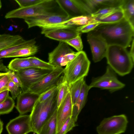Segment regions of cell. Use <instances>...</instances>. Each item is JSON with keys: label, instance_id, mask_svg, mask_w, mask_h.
<instances>
[{"label": "cell", "instance_id": "obj_1", "mask_svg": "<svg viewBox=\"0 0 134 134\" xmlns=\"http://www.w3.org/2000/svg\"><path fill=\"white\" fill-rule=\"evenodd\" d=\"M89 33L101 37L108 46L117 45L126 48L133 38L134 26L124 18L116 23L101 24Z\"/></svg>", "mask_w": 134, "mask_h": 134}, {"label": "cell", "instance_id": "obj_2", "mask_svg": "<svg viewBox=\"0 0 134 134\" xmlns=\"http://www.w3.org/2000/svg\"><path fill=\"white\" fill-rule=\"evenodd\" d=\"M52 15L68 16L57 0H42L33 5L19 7L10 11L6 13L5 18L6 19L19 18L24 19L32 16Z\"/></svg>", "mask_w": 134, "mask_h": 134}, {"label": "cell", "instance_id": "obj_3", "mask_svg": "<svg viewBox=\"0 0 134 134\" xmlns=\"http://www.w3.org/2000/svg\"><path fill=\"white\" fill-rule=\"evenodd\" d=\"M105 57L108 65L120 76L129 74L133 68L134 60L126 48L122 46H108Z\"/></svg>", "mask_w": 134, "mask_h": 134}, {"label": "cell", "instance_id": "obj_4", "mask_svg": "<svg viewBox=\"0 0 134 134\" xmlns=\"http://www.w3.org/2000/svg\"><path fill=\"white\" fill-rule=\"evenodd\" d=\"M57 90L46 100L35 103L30 114L34 133L37 134L57 109Z\"/></svg>", "mask_w": 134, "mask_h": 134}, {"label": "cell", "instance_id": "obj_5", "mask_svg": "<svg viewBox=\"0 0 134 134\" xmlns=\"http://www.w3.org/2000/svg\"><path fill=\"white\" fill-rule=\"evenodd\" d=\"M90 62L84 51L79 52L75 58L66 65L62 75V82L69 86L88 74Z\"/></svg>", "mask_w": 134, "mask_h": 134}, {"label": "cell", "instance_id": "obj_6", "mask_svg": "<svg viewBox=\"0 0 134 134\" xmlns=\"http://www.w3.org/2000/svg\"><path fill=\"white\" fill-rule=\"evenodd\" d=\"M116 73L108 65L105 73L100 76L92 78L89 86L107 90L113 93L123 88L125 85L118 79Z\"/></svg>", "mask_w": 134, "mask_h": 134}, {"label": "cell", "instance_id": "obj_7", "mask_svg": "<svg viewBox=\"0 0 134 134\" xmlns=\"http://www.w3.org/2000/svg\"><path fill=\"white\" fill-rule=\"evenodd\" d=\"M128 121L124 114L104 119L96 128L98 134H120L126 129Z\"/></svg>", "mask_w": 134, "mask_h": 134}, {"label": "cell", "instance_id": "obj_8", "mask_svg": "<svg viewBox=\"0 0 134 134\" xmlns=\"http://www.w3.org/2000/svg\"><path fill=\"white\" fill-rule=\"evenodd\" d=\"M63 71L62 67L55 68L40 81L31 86L28 91L39 95L51 88L58 86L62 82Z\"/></svg>", "mask_w": 134, "mask_h": 134}, {"label": "cell", "instance_id": "obj_9", "mask_svg": "<svg viewBox=\"0 0 134 134\" xmlns=\"http://www.w3.org/2000/svg\"><path fill=\"white\" fill-rule=\"evenodd\" d=\"M52 71L31 67L15 72L22 83V92L28 90L30 87L39 81Z\"/></svg>", "mask_w": 134, "mask_h": 134}, {"label": "cell", "instance_id": "obj_10", "mask_svg": "<svg viewBox=\"0 0 134 134\" xmlns=\"http://www.w3.org/2000/svg\"><path fill=\"white\" fill-rule=\"evenodd\" d=\"M69 19L68 16L63 15H43L28 17L24 20L29 29L36 26L42 29L60 23Z\"/></svg>", "mask_w": 134, "mask_h": 134}, {"label": "cell", "instance_id": "obj_11", "mask_svg": "<svg viewBox=\"0 0 134 134\" xmlns=\"http://www.w3.org/2000/svg\"><path fill=\"white\" fill-rule=\"evenodd\" d=\"M70 18L92 13L83 0H57Z\"/></svg>", "mask_w": 134, "mask_h": 134}, {"label": "cell", "instance_id": "obj_12", "mask_svg": "<svg viewBox=\"0 0 134 134\" xmlns=\"http://www.w3.org/2000/svg\"><path fill=\"white\" fill-rule=\"evenodd\" d=\"M6 128L9 134H27L33 132L30 115H20L10 120Z\"/></svg>", "mask_w": 134, "mask_h": 134}, {"label": "cell", "instance_id": "obj_13", "mask_svg": "<svg viewBox=\"0 0 134 134\" xmlns=\"http://www.w3.org/2000/svg\"><path fill=\"white\" fill-rule=\"evenodd\" d=\"M87 38L91 49L94 62L100 61L105 57L108 46L100 37L88 33Z\"/></svg>", "mask_w": 134, "mask_h": 134}, {"label": "cell", "instance_id": "obj_14", "mask_svg": "<svg viewBox=\"0 0 134 134\" xmlns=\"http://www.w3.org/2000/svg\"><path fill=\"white\" fill-rule=\"evenodd\" d=\"M39 95L29 91L22 92L18 95L15 108L20 115L31 111Z\"/></svg>", "mask_w": 134, "mask_h": 134}, {"label": "cell", "instance_id": "obj_15", "mask_svg": "<svg viewBox=\"0 0 134 134\" xmlns=\"http://www.w3.org/2000/svg\"><path fill=\"white\" fill-rule=\"evenodd\" d=\"M72 107L71 95L69 92L57 109V132L59 130L66 120L71 116Z\"/></svg>", "mask_w": 134, "mask_h": 134}, {"label": "cell", "instance_id": "obj_16", "mask_svg": "<svg viewBox=\"0 0 134 134\" xmlns=\"http://www.w3.org/2000/svg\"><path fill=\"white\" fill-rule=\"evenodd\" d=\"M77 27L57 28L46 31L42 34L51 39L65 42L81 35V34L77 31Z\"/></svg>", "mask_w": 134, "mask_h": 134}, {"label": "cell", "instance_id": "obj_17", "mask_svg": "<svg viewBox=\"0 0 134 134\" xmlns=\"http://www.w3.org/2000/svg\"><path fill=\"white\" fill-rule=\"evenodd\" d=\"M74 52L67 43L59 42L57 46L48 54V63L55 68L62 67L61 64L64 56Z\"/></svg>", "mask_w": 134, "mask_h": 134}, {"label": "cell", "instance_id": "obj_18", "mask_svg": "<svg viewBox=\"0 0 134 134\" xmlns=\"http://www.w3.org/2000/svg\"><path fill=\"white\" fill-rule=\"evenodd\" d=\"M83 1L92 14L99 9L103 8L121 7L124 0H83Z\"/></svg>", "mask_w": 134, "mask_h": 134}, {"label": "cell", "instance_id": "obj_19", "mask_svg": "<svg viewBox=\"0 0 134 134\" xmlns=\"http://www.w3.org/2000/svg\"><path fill=\"white\" fill-rule=\"evenodd\" d=\"M91 89L89 85H88L85 81L80 94L75 103L73 105L71 117L76 122L79 114L85 105L88 91Z\"/></svg>", "mask_w": 134, "mask_h": 134}, {"label": "cell", "instance_id": "obj_20", "mask_svg": "<svg viewBox=\"0 0 134 134\" xmlns=\"http://www.w3.org/2000/svg\"><path fill=\"white\" fill-rule=\"evenodd\" d=\"M97 22L91 15H82L74 17L64 21L60 24L65 27H77L88 24Z\"/></svg>", "mask_w": 134, "mask_h": 134}, {"label": "cell", "instance_id": "obj_21", "mask_svg": "<svg viewBox=\"0 0 134 134\" xmlns=\"http://www.w3.org/2000/svg\"><path fill=\"white\" fill-rule=\"evenodd\" d=\"M7 67L9 69L17 72L27 68L34 67L28 57L13 59L10 62Z\"/></svg>", "mask_w": 134, "mask_h": 134}, {"label": "cell", "instance_id": "obj_22", "mask_svg": "<svg viewBox=\"0 0 134 134\" xmlns=\"http://www.w3.org/2000/svg\"><path fill=\"white\" fill-rule=\"evenodd\" d=\"M124 18L122 9L115 11L106 16L95 18L96 22L101 24H111L118 22Z\"/></svg>", "mask_w": 134, "mask_h": 134}, {"label": "cell", "instance_id": "obj_23", "mask_svg": "<svg viewBox=\"0 0 134 134\" xmlns=\"http://www.w3.org/2000/svg\"><path fill=\"white\" fill-rule=\"evenodd\" d=\"M38 51V47L35 44L30 45L14 52L7 55L4 58L27 57L34 55Z\"/></svg>", "mask_w": 134, "mask_h": 134}, {"label": "cell", "instance_id": "obj_24", "mask_svg": "<svg viewBox=\"0 0 134 134\" xmlns=\"http://www.w3.org/2000/svg\"><path fill=\"white\" fill-rule=\"evenodd\" d=\"M121 8L124 18L134 26V0H124Z\"/></svg>", "mask_w": 134, "mask_h": 134}, {"label": "cell", "instance_id": "obj_25", "mask_svg": "<svg viewBox=\"0 0 134 134\" xmlns=\"http://www.w3.org/2000/svg\"><path fill=\"white\" fill-rule=\"evenodd\" d=\"M57 110L49 119L42 126L37 134H56Z\"/></svg>", "mask_w": 134, "mask_h": 134}, {"label": "cell", "instance_id": "obj_26", "mask_svg": "<svg viewBox=\"0 0 134 134\" xmlns=\"http://www.w3.org/2000/svg\"><path fill=\"white\" fill-rule=\"evenodd\" d=\"M36 42L35 38L26 40L20 43L6 48L0 51V59L5 58L7 55L23 47L35 44Z\"/></svg>", "mask_w": 134, "mask_h": 134}, {"label": "cell", "instance_id": "obj_27", "mask_svg": "<svg viewBox=\"0 0 134 134\" xmlns=\"http://www.w3.org/2000/svg\"><path fill=\"white\" fill-rule=\"evenodd\" d=\"M82 78L69 86V91L73 105L75 103L81 92L83 84L85 81Z\"/></svg>", "mask_w": 134, "mask_h": 134}, {"label": "cell", "instance_id": "obj_28", "mask_svg": "<svg viewBox=\"0 0 134 134\" xmlns=\"http://www.w3.org/2000/svg\"><path fill=\"white\" fill-rule=\"evenodd\" d=\"M25 40L19 35H12L6 39L0 41V51L6 48L21 43Z\"/></svg>", "mask_w": 134, "mask_h": 134}, {"label": "cell", "instance_id": "obj_29", "mask_svg": "<svg viewBox=\"0 0 134 134\" xmlns=\"http://www.w3.org/2000/svg\"><path fill=\"white\" fill-rule=\"evenodd\" d=\"M69 92V86L66 82H61L58 85L57 96V108Z\"/></svg>", "mask_w": 134, "mask_h": 134}, {"label": "cell", "instance_id": "obj_30", "mask_svg": "<svg viewBox=\"0 0 134 134\" xmlns=\"http://www.w3.org/2000/svg\"><path fill=\"white\" fill-rule=\"evenodd\" d=\"M28 58L34 67L51 71L53 70L55 68L48 62L44 61L35 57H31Z\"/></svg>", "mask_w": 134, "mask_h": 134}, {"label": "cell", "instance_id": "obj_31", "mask_svg": "<svg viewBox=\"0 0 134 134\" xmlns=\"http://www.w3.org/2000/svg\"><path fill=\"white\" fill-rule=\"evenodd\" d=\"M15 106L14 99L9 96L5 101L0 103V115L9 113L13 110Z\"/></svg>", "mask_w": 134, "mask_h": 134}, {"label": "cell", "instance_id": "obj_32", "mask_svg": "<svg viewBox=\"0 0 134 134\" xmlns=\"http://www.w3.org/2000/svg\"><path fill=\"white\" fill-rule=\"evenodd\" d=\"M76 122L71 117L69 118L56 134H66L68 132L76 126Z\"/></svg>", "mask_w": 134, "mask_h": 134}, {"label": "cell", "instance_id": "obj_33", "mask_svg": "<svg viewBox=\"0 0 134 134\" xmlns=\"http://www.w3.org/2000/svg\"><path fill=\"white\" fill-rule=\"evenodd\" d=\"M64 42L73 47L77 50V52L82 51L83 45L81 35H78L75 37Z\"/></svg>", "mask_w": 134, "mask_h": 134}, {"label": "cell", "instance_id": "obj_34", "mask_svg": "<svg viewBox=\"0 0 134 134\" xmlns=\"http://www.w3.org/2000/svg\"><path fill=\"white\" fill-rule=\"evenodd\" d=\"M121 7H108L101 9L92 13L91 16L95 18L106 16L115 11L121 9Z\"/></svg>", "mask_w": 134, "mask_h": 134}, {"label": "cell", "instance_id": "obj_35", "mask_svg": "<svg viewBox=\"0 0 134 134\" xmlns=\"http://www.w3.org/2000/svg\"><path fill=\"white\" fill-rule=\"evenodd\" d=\"M8 90L11 93L12 98L15 99L16 97L22 92L21 88L16 85L11 80L7 85Z\"/></svg>", "mask_w": 134, "mask_h": 134}, {"label": "cell", "instance_id": "obj_36", "mask_svg": "<svg viewBox=\"0 0 134 134\" xmlns=\"http://www.w3.org/2000/svg\"><path fill=\"white\" fill-rule=\"evenodd\" d=\"M101 24V23L97 22L92 23L83 26L78 27L76 28V30L81 34L88 33L94 30Z\"/></svg>", "mask_w": 134, "mask_h": 134}, {"label": "cell", "instance_id": "obj_37", "mask_svg": "<svg viewBox=\"0 0 134 134\" xmlns=\"http://www.w3.org/2000/svg\"><path fill=\"white\" fill-rule=\"evenodd\" d=\"M10 80V78L7 72H0V93L8 90L7 85Z\"/></svg>", "mask_w": 134, "mask_h": 134}, {"label": "cell", "instance_id": "obj_38", "mask_svg": "<svg viewBox=\"0 0 134 134\" xmlns=\"http://www.w3.org/2000/svg\"><path fill=\"white\" fill-rule=\"evenodd\" d=\"M58 86H54L39 95L38 99L40 102H42L50 97L57 90Z\"/></svg>", "mask_w": 134, "mask_h": 134}, {"label": "cell", "instance_id": "obj_39", "mask_svg": "<svg viewBox=\"0 0 134 134\" xmlns=\"http://www.w3.org/2000/svg\"><path fill=\"white\" fill-rule=\"evenodd\" d=\"M6 72L8 75L10 80L21 88L22 87V82L20 78L15 72L8 69Z\"/></svg>", "mask_w": 134, "mask_h": 134}, {"label": "cell", "instance_id": "obj_40", "mask_svg": "<svg viewBox=\"0 0 134 134\" xmlns=\"http://www.w3.org/2000/svg\"><path fill=\"white\" fill-rule=\"evenodd\" d=\"M42 0H15V1L18 4L20 7L23 8L29 7L37 4Z\"/></svg>", "mask_w": 134, "mask_h": 134}, {"label": "cell", "instance_id": "obj_41", "mask_svg": "<svg viewBox=\"0 0 134 134\" xmlns=\"http://www.w3.org/2000/svg\"><path fill=\"white\" fill-rule=\"evenodd\" d=\"M78 52L74 51L68 53L64 57L61 64V67L66 66L68 63L72 61L77 56Z\"/></svg>", "mask_w": 134, "mask_h": 134}, {"label": "cell", "instance_id": "obj_42", "mask_svg": "<svg viewBox=\"0 0 134 134\" xmlns=\"http://www.w3.org/2000/svg\"><path fill=\"white\" fill-rule=\"evenodd\" d=\"M9 91L7 90L0 93V103L5 101L9 96Z\"/></svg>", "mask_w": 134, "mask_h": 134}, {"label": "cell", "instance_id": "obj_43", "mask_svg": "<svg viewBox=\"0 0 134 134\" xmlns=\"http://www.w3.org/2000/svg\"><path fill=\"white\" fill-rule=\"evenodd\" d=\"M132 41V43L131 48L129 52L131 57L134 60V40L133 38Z\"/></svg>", "mask_w": 134, "mask_h": 134}, {"label": "cell", "instance_id": "obj_44", "mask_svg": "<svg viewBox=\"0 0 134 134\" xmlns=\"http://www.w3.org/2000/svg\"><path fill=\"white\" fill-rule=\"evenodd\" d=\"M8 68L3 63L2 60L0 59V71H4L6 72Z\"/></svg>", "mask_w": 134, "mask_h": 134}, {"label": "cell", "instance_id": "obj_45", "mask_svg": "<svg viewBox=\"0 0 134 134\" xmlns=\"http://www.w3.org/2000/svg\"><path fill=\"white\" fill-rule=\"evenodd\" d=\"M12 36V35L10 34H0V41L8 39Z\"/></svg>", "mask_w": 134, "mask_h": 134}, {"label": "cell", "instance_id": "obj_46", "mask_svg": "<svg viewBox=\"0 0 134 134\" xmlns=\"http://www.w3.org/2000/svg\"><path fill=\"white\" fill-rule=\"evenodd\" d=\"M3 123L0 118V134L2 133L3 129Z\"/></svg>", "mask_w": 134, "mask_h": 134}, {"label": "cell", "instance_id": "obj_47", "mask_svg": "<svg viewBox=\"0 0 134 134\" xmlns=\"http://www.w3.org/2000/svg\"><path fill=\"white\" fill-rule=\"evenodd\" d=\"M2 6V3L1 1L0 0V10L1 9Z\"/></svg>", "mask_w": 134, "mask_h": 134}]
</instances>
